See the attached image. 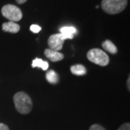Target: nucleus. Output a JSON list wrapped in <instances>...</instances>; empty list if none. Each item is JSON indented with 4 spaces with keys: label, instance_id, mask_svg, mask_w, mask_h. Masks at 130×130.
I'll return each instance as SVG.
<instances>
[{
    "label": "nucleus",
    "instance_id": "1",
    "mask_svg": "<svg viewBox=\"0 0 130 130\" xmlns=\"http://www.w3.org/2000/svg\"><path fill=\"white\" fill-rule=\"evenodd\" d=\"M13 101L16 110L21 114H28L32 111V102L30 97L24 92L15 93Z\"/></svg>",
    "mask_w": 130,
    "mask_h": 130
},
{
    "label": "nucleus",
    "instance_id": "14",
    "mask_svg": "<svg viewBox=\"0 0 130 130\" xmlns=\"http://www.w3.org/2000/svg\"><path fill=\"white\" fill-rule=\"evenodd\" d=\"M89 130H106V129L101 125H100V124H93L92 126H90Z\"/></svg>",
    "mask_w": 130,
    "mask_h": 130
},
{
    "label": "nucleus",
    "instance_id": "9",
    "mask_svg": "<svg viewBox=\"0 0 130 130\" xmlns=\"http://www.w3.org/2000/svg\"><path fill=\"white\" fill-rule=\"evenodd\" d=\"M102 47L108 52L112 54H115L117 53V48L110 40H106L102 43Z\"/></svg>",
    "mask_w": 130,
    "mask_h": 130
},
{
    "label": "nucleus",
    "instance_id": "10",
    "mask_svg": "<svg viewBox=\"0 0 130 130\" xmlns=\"http://www.w3.org/2000/svg\"><path fill=\"white\" fill-rule=\"evenodd\" d=\"M32 67H33V68H35V67H40L43 71H46L48 68V63L47 61L42 60L41 59L36 58V59H35L34 60L32 61Z\"/></svg>",
    "mask_w": 130,
    "mask_h": 130
},
{
    "label": "nucleus",
    "instance_id": "12",
    "mask_svg": "<svg viewBox=\"0 0 130 130\" xmlns=\"http://www.w3.org/2000/svg\"><path fill=\"white\" fill-rule=\"evenodd\" d=\"M60 33L70 36H74V34L77 33V29L72 26H64L60 29Z\"/></svg>",
    "mask_w": 130,
    "mask_h": 130
},
{
    "label": "nucleus",
    "instance_id": "19",
    "mask_svg": "<svg viewBox=\"0 0 130 130\" xmlns=\"http://www.w3.org/2000/svg\"><path fill=\"white\" fill-rule=\"evenodd\" d=\"M95 8H96V9H98V5H96V7H95Z\"/></svg>",
    "mask_w": 130,
    "mask_h": 130
},
{
    "label": "nucleus",
    "instance_id": "2",
    "mask_svg": "<svg viewBox=\"0 0 130 130\" xmlns=\"http://www.w3.org/2000/svg\"><path fill=\"white\" fill-rule=\"evenodd\" d=\"M127 4V0H102L101 7L107 14H116L123 12Z\"/></svg>",
    "mask_w": 130,
    "mask_h": 130
},
{
    "label": "nucleus",
    "instance_id": "4",
    "mask_svg": "<svg viewBox=\"0 0 130 130\" xmlns=\"http://www.w3.org/2000/svg\"><path fill=\"white\" fill-rule=\"evenodd\" d=\"M2 14L12 22H18L23 18L20 9L14 5H6L2 8Z\"/></svg>",
    "mask_w": 130,
    "mask_h": 130
},
{
    "label": "nucleus",
    "instance_id": "3",
    "mask_svg": "<svg viewBox=\"0 0 130 130\" xmlns=\"http://www.w3.org/2000/svg\"><path fill=\"white\" fill-rule=\"evenodd\" d=\"M87 58L90 61L102 67L107 66L109 63V57L108 54L99 48L90 49L87 53Z\"/></svg>",
    "mask_w": 130,
    "mask_h": 130
},
{
    "label": "nucleus",
    "instance_id": "5",
    "mask_svg": "<svg viewBox=\"0 0 130 130\" xmlns=\"http://www.w3.org/2000/svg\"><path fill=\"white\" fill-rule=\"evenodd\" d=\"M73 38L74 36H70L62 33L54 34L48 38V45L50 47V49L59 51L62 49L63 44L66 39H72Z\"/></svg>",
    "mask_w": 130,
    "mask_h": 130
},
{
    "label": "nucleus",
    "instance_id": "11",
    "mask_svg": "<svg viewBox=\"0 0 130 130\" xmlns=\"http://www.w3.org/2000/svg\"><path fill=\"white\" fill-rule=\"evenodd\" d=\"M46 78L48 83L51 84H56L59 81V77L56 72L54 70H49L46 72Z\"/></svg>",
    "mask_w": 130,
    "mask_h": 130
},
{
    "label": "nucleus",
    "instance_id": "18",
    "mask_svg": "<svg viewBox=\"0 0 130 130\" xmlns=\"http://www.w3.org/2000/svg\"><path fill=\"white\" fill-rule=\"evenodd\" d=\"M129 79H130V77H128V80H127V88H128V90H129Z\"/></svg>",
    "mask_w": 130,
    "mask_h": 130
},
{
    "label": "nucleus",
    "instance_id": "15",
    "mask_svg": "<svg viewBox=\"0 0 130 130\" xmlns=\"http://www.w3.org/2000/svg\"><path fill=\"white\" fill-rule=\"evenodd\" d=\"M117 130H130L129 123H124L122 125L119 126V128Z\"/></svg>",
    "mask_w": 130,
    "mask_h": 130
},
{
    "label": "nucleus",
    "instance_id": "13",
    "mask_svg": "<svg viewBox=\"0 0 130 130\" xmlns=\"http://www.w3.org/2000/svg\"><path fill=\"white\" fill-rule=\"evenodd\" d=\"M30 30L32 32H34V33H38V32L41 30V27L39 26V25H38L33 24L32 25H30Z\"/></svg>",
    "mask_w": 130,
    "mask_h": 130
},
{
    "label": "nucleus",
    "instance_id": "7",
    "mask_svg": "<svg viewBox=\"0 0 130 130\" xmlns=\"http://www.w3.org/2000/svg\"><path fill=\"white\" fill-rule=\"evenodd\" d=\"M2 30L5 32L17 33L20 31V27L18 23H15L14 22L9 21V22L4 23L2 24Z\"/></svg>",
    "mask_w": 130,
    "mask_h": 130
},
{
    "label": "nucleus",
    "instance_id": "6",
    "mask_svg": "<svg viewBox=\"0 0 130 130\" xmlns=\"http://www.w3.org/2000/svg\"><path fill=\"white\" fill-rule=\"evenodd\" d=\"M44 54L48 59H49L51 61H54V62L61 61L64 57L63 54H61L59 51L50 49V48H46L44 51Z\"/></svg>",
    "mask_w": 130,
    "mask_h": 130
},
{
    "label": "nucleus",
    "instance_id": "16",
    "mask_svg": "<svg viewBox=\"0 0 130 130\" xmlns=\"http://www.w3.org/2000/svg\"><path fill=\"white\" fill-rule=\"evenodd\" d=\"M0 130H9L8 126H7L3 123H0Z\"/></svg>",
    "mask_w": 130,
    "mask_h": 130
},
{
    "label": "nucleus",
    "instance_id": "8",
    "mask_svg": "<svg viewBox=\"0 0 130 130\" xmlns=\"http://www.w3.org/2000/svg\"><path fill=\"white\" fill-rule=\"evenodd\" d=\"M70 70L72 73L77 76H83L87 73V70L83 64H76L71 67Z\"/></svg>",
    "mask_w": 130,
    "mask_h": 130
},
{
    "label": "nucleus",
    "instance_id": "17",
    "mask_svg": "<svg viewBox=\"0 0 130 130\" xmlns=\"http://www.w3.org/2000/svg\"><path fill=\"white\" fill-rule=\"evenodd\" d=\"M27 1H28V0H16V2H17L18 4H20V5H22V4L25 3Z\"/></svg>",
    "mask_w": 130,
    "mask_h": 130
}]
</instances>
